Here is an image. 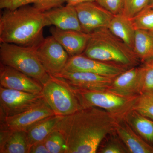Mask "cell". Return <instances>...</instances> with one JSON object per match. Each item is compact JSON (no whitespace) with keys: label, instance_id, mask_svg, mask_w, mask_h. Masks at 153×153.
I'll return each instance as SVG.
<instances>
[{"label":"cell","instance_id":"cell-1","mask_svg":"<svg viewBox=\"0 0 153 153\" xmlns=\"http://www.w3.org/2000/svg\"><path fill=\"white\" fill-rule=\"evenodd\" d=\"M121 120L97 107L82 108L62 117L55 129L66 144V153H95Z\"/></svg>","mask_w":153,"mask_h":153},{"label":"cell","instance_id":"cell-2","mask_svg":"<svg viewBox=\"0 0 153 153\" xmlns=\"http://www.w3.org/2000/svg\"><path fill=\"white\" fill-rule=\"evenodd\" d=\"M48 26L44 12L34 6L4 10L0 16V42L35 49L44 40L43 30Z\"/></svg>","mask_w":153,"mask_h":153},{"label":"cell","instance_id":"cell-3","mask_svg":"<svg viewBox=\"0 0 153 153\" xmlns=\"http://www.w3.org/2000/svg\"><path fill=\"white\" fill-rule=\"evenodd\" d=\"M83 55L106 63L128 69L139 66L140 62L134 50L113 34L108 28L91 33Z\"/></svg>","mask_w":153,"mask_h":153},{"label":"cell","instance_id":"cell-4","mask_svg":"<svg viewBox=\"0 0 153 153\" xmlns=\"http://www.w3.org/2000/svg\"><path fill=\"white\" fill-rule=\"evenodd\" d=\"M1 63L44 84L50 75L37 56L35 49L9 43L0 44Z\"/></svg>","mask_w":153,"mask_h":153},{"label":"cell","instance_id":"cell-5","mask_svg":"<svg viewBox=\"0 0 153 153\" xmlns=\"http://www.w3.org/2000/svg\"><path fill=\"white\" fill-rule=\"evenodd\" d=\"M81 108L97 107L122 120L132 109L139 96H123L108 90H91L72 87Z\"/></svg>","mask_w":153,"mask_h":153},{"label":"cell","instance_id":"cell-6","mask_svg":"<svg viewBox=\"0 0 153 153\" xmlns=\"http://www.w3.org/2000/svg\"><path fill=\"white\" fill-rule=\"evenodd\" d=\"M49 75L41 94L55 114L65 116L82 109L72 86L63 78Z\"/></svg>","mask_w":153,"mask_h":153},{"label":"cell","instance_id":"cell-7","mask_svg":"<svg viewBox=\"0 0 153 153\" xmlns=\"http://www.w3.org/2000/svg\"><path fill=\"white\" fill-rule=\"evenodd\" d=\"M42 94H33L0 87V119L26 111L43 99Z\"/></svg>","mask_w":153,"mask_h":153},{"label":"cell","instance_id":"cell-8","mask_svg":"<svg viewBox=\"0 0 153 153\" xmlns=\"http://www.w3.org/2000/svg\"><path fill=\"white\" fill-rule=\"evenodd\" d=\"M35 49L45 70L51 75H55L63 71L70 57L52 36L44 38Z\"/></svg>","mask_w":153,"mask_h":153},{"label":"cell","instance_id":"cell-9","mask_svg":"<svg viewBox=\"0 0 153 153\" xmlns=\"http://www.w3.org/2000/svg\"><path fill=\"white\" fill-rule=\"evenodd\" d=\"M54 115L55 113L43 99L38 104L26 111L0 119V127L14 131H26L39 121Z\"/></svg>","mask_w":153,"mask_h":153},{"label":"cell","instance_id":"cell-10","mask_svg":"<svg viewBox=\"0 0 153 153\" xmlns=\"http://www.w3.org/2000/svg\"><path fill=\"white\" fill-rule=\"evenodd\" d=\"M74 7L82 32L87 34L101 28L108 27L114 16L95 1L82 3Z\"/></svg>","mask_w":153,"mask_h":153},{"label":"cell","instance_id":"cell-11","mask_svg":"<svg viewBox=\"0 0 153 153\" xmlns=\"http://www.w3.org/2000/svg\"><path fill=\"white\" fill-rule=\"evenodd\" d=\"M127 68L81 55L69 57L63 71H83L115 77Z\"/></svg>","mask_w":153,"mask_h":153},{"label":"cell","instance_id":"cell-12","mask_svg":"<svg viewBox=\"0 0 153 153\" xmlns=\"http://www.w3.org/2000/svg\"><path fill=\"white\" fill-rule=\"evenodd\" d=\"M0 85L2 87L33 94L41 93L43 85L38 80L1 63Z\"/></svg>","mask_w":153,"mask_h":153},{"label":"cell","instance_id":"cell-13","mask_svg":"<svg viewBox=\"0 0 153 153\" xmlns=\"http://www.w3.org/2000/svg\"><path fill=\"white\" fill-rule=\"evenodd\" d=\"M54 76L65 79L72 87L91 90H107L114 77L83 72L63 71Z\"/></svg>","mask_w":153,"mask_h":153},{"label":"cell","instance_id":"cell-14","mask_svg":"<svg viewBox=\"0 0 153 153\" xmlns=\"http://www.w3.org/2000/svg\"><path fill=\"white\" fill-rule=\"evenodd\" d=\"M107 90L123 96H137L141 94V66L128 68L115 76Z\"/></svg>","mask_w":153,"mask_h":153},{"label":"cell","instance_id":"cell-15","mask_svg":"<svg viewBox=\"0 0 153 153\" xmlns=\"http://www.w3.org/2000/svg\"><path fill=\"white\" fill-rule=\"evenodd\" d=\"M50 32L70 57L83 54L90 38V34L83 32L61 30L55 27L50 29Z\"/></svg>","mask_w":153,"mask_h":153},{"label":"cell","instance_id":"cell-16","mask_svg":"<svg viewBox=\"0 0 153 153\" xmlns=\"http://www.w3.org/2000/svg\"><path fill=\"white\" fill-rule=\"evenodd\" d=\"M49 25L61 30L82 32L77 12L74 6L66 5L55 7L44 12Z\"/></svg>","mask_w":153,"mask_h":153},{"label":"cell","instance_id":"cell-17","mask_svg":"<svg viewBox=\"0 0 153 153\" xmlns=\"http://www.w3.org/2000/svg\"><path fill=\"white\" fill-rule=\"evenodd\" d=\"M115 132L129 152L153 153V146L137 133L124 119L117 123Z\"/></svg>","mask_w":153,"mask_h":153},{"label":"cell","instance_id":"cell-18","mask_svg":"<svg viewBox=\"0 0 153 153\" xmlns=\"http://www.w3.org/2000/svg\"><path fill=\"white\" fill-rule=\"evenodd\" d=\"M29 149L26 131L0 127V153H28Z\"/></svg>","mask_w":153,"mask_h":153},{"label":"cell","instance_id":"cell-19","mask_svg":"<svg viewBox=\"0 0 153 153\" xmlns=\"http://www.w3.org/2000/svg\"><path fill=\"white\" fill-rule=\"evenodd\" d=\"M108 28L113 34L133 50L136 30L130 19L122 13L114 15Z\"/></svg>","mask_w":153,"mask_h":153},{"label":"cell","instance_id":"cell-20","mask_svg":"<svg viewBox=\"0 0 153 153\" xmlns=\"http://www.w3.org/2000/svg\"><path fill=\"white\" fill-rule=\"evenodd\" d=\"M62 116L54 115L39 121L27 131V140L29 148L37 143L44 141L56 128Z\"/></svg>","mask_w":153,"mask_h":153},{"label":"cell","instance_id":"cell-21","mask_svg":"<svg viewBox=\"0 0 153 153\" xmlns=\"http://www.w3.org/2000/svg\"><path fill=\"white\" fill-rule=\"evenodd\" d=\"M124 119L145 140L153 146V120L133 109L127 114Z\"/></svg>","mask_w":153,"mask_h":153},{"label":"cell","instance_id":"cell-22","mask_svg":"<svg viewBox=\"0 0 153 153\" xmlns=\"http://www.w3.org/2000/svg\"><path fill=\"white\" fill-rule=\"evenodd\" d=\"M133 50L142 63L152 59L153 33L145 30H136Z\"/></svg>","mask_w":153,"mask_h":153},{"label":"cell","instance_id":"cell-23","mask_svg":"<svg viewBox=\"0 0 153 153\" xmlns=\"http://www.w3.org/2000/svg\"><path fill=\"white\" fill-rule=\"evenodd\" d=\"M66 0H0V8L13 10L30 4L36 8L44 12L50 9L61 6Z\"/></svg>","mask_w":153,"mask_h":153},{"label":"cell","instance_id":"cell-24","mask_svg":"<svg viewBox=\"0 0 153 153\" xmlns=\"http://www.w3.org/2000/svg\"><path fill=\"white\" fill-rule=\"evenodd\" d=\"M130 19L136 30H145L153 34V7H148Z\"/></svg>","mask_w":153,"mask_h":153},{"label":"cell","instance_id":"cell-25","mask_svg":"<svg viewBox=\"0 0 153 153\" xmlns=\"http://www.w3.org/2000/svg\"><path fill=\"white\" fill-rule=\"evenodd\" d=\"M153 120V93L140 94L134 103L132 109Z\"/></svg>","mask_w":153,"mask_h":153},{"label":"cell","instance_id":"cell-26","mask_svg":"<svg viewBox=\"0 0 153 153\" xmlns=\"http://www.w3.org/2000/svg\"><path fill=\"white\" fill-rule=\"evenodd\" d=\"M49 153H66V144L60 132L55 129L44 140Z\"/></svg>","mask_w":153,"mask_h":153},{"label":"cell","instance_id":"cell-27","mask_svg":"<svg viewBox=\"0 0 153 153\" xmlns=\"http://www.w3.org/2000/svg\"><path fill=\"white\" fill-rule=\"evenodd\" d=\"M142 69V94L153 93V58L141 65Z\"/></svg>","mask_w":153,"mask_h":153},{"label":"cell","instance_id":"cell-28","mask_svg":"<svg viewBox=\"0 0 153 153\" xmlns=\"http://www.w3.org/2000/svg\"><path fill=\"white\" fill-rule=\"evenodd\" d=\"M149 0H123L122 13L129 19L135 16L149 6Z\"/></svg>","mask_w":153,"mask_h":153},{"label":"cell","instance_id":"cell-29","mask_svg":"<svg viewBox=\"0 0 153 153\" xmlns=\"http://www.w3.org/2000/svg\"><path fill=\"white\" fill-rule=\"evenodd\" d=\"M114 133V132H113ZM110 134L105 145L102 146L100 150L101 153H126L129 152L123 143L118 136Z\"/></svg>","mask_w":153,"mask_h":153},{"label":"cell","instance_id":"cell-30","mask_svg":"<svg viewBox=\"0 0 153 153\" xmlns=\"http://www.w3.org/2000/svg\"><path fill=\"white\" fill-rule=\"evenodd\" d=\"M95 2L114 16L122 13L123 0H95Z\"/></svg>","mask_w":153,"mask_h":153},{"label":"cell","instance_id":"cell-31","mask_svg":"<svg viewBox=\"0 0 153 153\" xmlns=\"http://www.w3.org/2000/svg\"><path fill=\"white\" fill-rule=\"evenodd\" d=\"M28 153H49L44 141L41 142L37 143L30 147Z\"/></svg>","mask_w":153,"mask_h":153},{"label":"cell","instance_id":"cell-32","mask_svg":"<svg viewBox=\"0 0 153 153\" xmlns=\"http://www.w3.org/2000/svg\"><path fill=\"white\" fill-rule=\"evenodd\" d=\"M95 1V0H66L67 5L75 7L79 4L86 2Z\"/></svg>","mask_w":153,"mask_h":153},{"label":"cell","instance_id":"cell-33","mask_svg":"<svg viewBox=\"0 0 153 153\" xmlns=\"http://www.w3.org/2000/svg\"><path fill=\"white\" fill-rule=\"evenodd\" d=\"M148 7H153V0H149V5Z\"/></svg>","mask_w":153,"mask_h":153}]
</instances>
